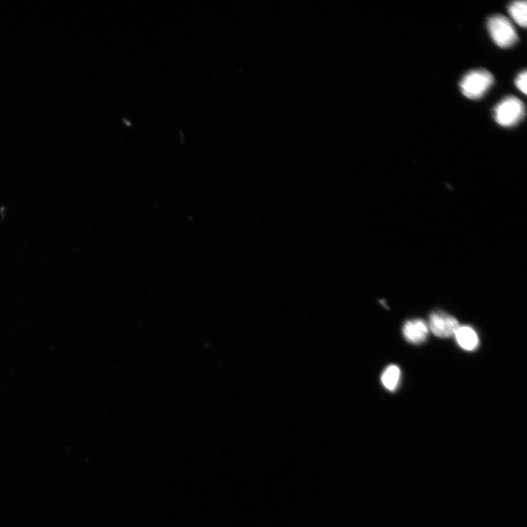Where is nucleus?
I'll use <instances>...</instances> for the list:
<instances>
[{
    "label": "nucleus",
    "instance_id": "nucleus-8",
    "mask_svg": "<svg viewBox=\"0 0 527 527\" xmlns=\"http://www.w3.org/2000/svg\"><path fill=\"white\" fill-rule=\"evenodd\" d=\"M401 376L399 367L392 365L387 367L382 376V382L389 390H394L399 384Z\"/></svg>",
    "mask_w": 527,
    "mask_h": 527
},
{
    "label": "nucleus",
    "instance_id": "nucleus-3",
    "mask_svg": "<svg viewBox=\"0 0 527 527\" xmlns=\"http://www.w3.org/2000/svg\"><path fill=\"white\" fill-rule=\"evenodd\" d=\"M487 28L493 41L500 48H507L518 41V35L511 21L502 15L490 17Z\"/></svg>",
    "mask_w": 527,
    "mask_h": 527
},
{
    "label": "nucleus",
    "instance_id": "nucleus-1",
    "mask_svg": "<svg viewBox=\"0 0 527 527\" xmlns=\"http://www.w3.org/2000/svg\"><path fill=\"white\" fill-rule=\"evenodd\" d=\"M494 82L495 79L491 73L485 69H477L465 75L459 86L465 97L471 100H477L485 95Z\"/></svg>",
    "mask_w": 527,
    "mask_h": 527
},
{
    "label": "nucleus",
    "instance_id": "nucleus-4",
    "mask_svg": "<svg viewBox=\"0 0 527 527\" xmlns=\"http://www.w3.org/2000/svg\"><path fill=\"white\" fill-rule=\"evenodd\" d=\"M429 326L432 332L441 338H449L455 335L460 327L455 317L443 312H436L431 314Z\"/></svg>",
    "mask_w": 527,
    "mask_h": 527
},
{
    "label": "nucleus",
    "instance_id": "nucleus-5",
    "mask_svg": "<svg viewBox=\"0 0 527 527\" xmlns=\"http://www.w3.org/2000/svg\"><path fill=\"white\" fill-rule=\"evenodd\" d=\"M428 326L427 323L422 320H412L404 325L403 328V334L405 339L413 345H420L424 342L428 336Z\"/></svg>",
    "mask_w": 527,
    "mask_h": 527
},
{
    "label": "nucleus",
    "instance_id": "nucleus-2",
    "mask_svg": "<svg viewBox=\"0 0 527 527\" xmlns=\"http://www.w3.org/2000/svg\"><path fill=\"white\" fill-rule=\"evenodd\" d=\"M524 116L525 106L515 96L505 97L494 109V118L497 124L505 128L517 126Z\"/></svg>",
    "mask_w": 527,
    "mask_h": 527
},
{
    "label": "nucleus",
    "instance_id": "nucleus-6",
    "mask_svg": "<svg viewBox=\"0 0 527 527\" xmlns=\"http://www.w3.org/2000/svg\"><path fill=\"white\" fill-rule=\"evenodd\" d=\"M455 336L459 345L465 350L473 351L479 345L475 331L469 326H460Z\"/></svg>",
    "mask_w": 527,
    "mask_h": 527
},
{
    "label": "nucleus",
    "instance_id": "nucleus-7",
    "mask_svg": "<svg viewBox=\"0 0 527 527\" xmlns=\"http://www.w3.org/2000/svg\"><path fill=\"white\" fill-rule=\"evenodd\" d=\"M526 1H515L508 6V12L511 18L523 28L526 27Z\"/></svg>",
    "mask_w": 527,
    "mask_h": 527
},
{
    "label": "nucleus",
    "instance_id": "nucleus-9",
    "mask_svg": "<svg viewBox=\"0 0 527 527\" xmlns=\"http://www.w3.org/2000/svg\"><path fill=\"white\" fill-rule=\"evenodd\" d=\"M526 70H524L521 73H519L518 75L516 82H515V84H516L517 88L522 92L524 95L526 94Z\"/></svg>",
    "mask_w": 527,
    "mask_h": 527
}]
</instances>
